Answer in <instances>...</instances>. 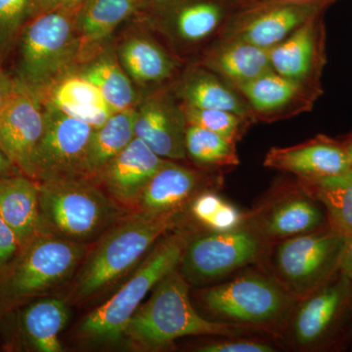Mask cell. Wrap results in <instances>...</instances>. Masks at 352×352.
I'll list each match as a JSON object with an SVG mask.
<instances>
[{"instance_id":"cell-37","label":"cell","mask_w":352,"mask_h":352,"mask_svg":"<svg viewBox=\"0 0 352 352\" xmlns=\"http://www.w3.org/2000/svg\"><path fill=\"white\" fill-rule=\"evenodd\" d=\"M22 245L17 235L0 217V272L17 256Z\"/></svg>"},{"instance_id":"cell-38","label":"cell","mask_w":352,"mask_h":352,"mask_svg":"<svg viewBox=\"0 0 352 352\" xmlns=\"http://www.w3.org/2000/svg\"><path fill=\"white\" fill-rule=\"evenodd\" d=\"M223 199L212 191H205L196 197L191 205V212L197 220L205 226L223 204Z\"/></svg>"},{"instance_id":"cell-15","label":"cell","mask_w":352,"mask_h":352,"mask_svg":"<svg viewBox=\"0 0 352 352\" xmlns=\"http://www.w3.org/2000/svg\"><path fill=\"white\" fill-rule=\"evenodd\" d=\"M186 127L182 104L171 87L159 88L146 97L136 109L135 138L163 159H186Z\"/></svg>"},{"instance_id":"cell-33","label":"cell","mask_w":352,"mask_h":352,"mask_svg":"<svg viewBox=\"0 0 352 352\" xmlns=\"http://www.w3.org/2000/svg\"><path fill=\"white\" fill-rule=\"evenodd\" d=\"M302 190L321 201L327 212L329 227L347 238L352 234V178L330 188L302 186Z\"/></svg>"},{"instance_id":"cell-32","label":"cell","mask_w":352,"mask_h":352,"mask_svg":"<svg viewBox=\"0 0 352 352\" xmlns=\"http://www.w3.org/2000/svg\"><path fill=\"white\" fill-rule=\"evenodd\" d=\"M182 107L187 124L214 132L236 144L254 124L252 120L228 111L196 108L184 104H182Z\"/></svg>"},{"instance_id":"cell-20","label":"cell","mask_w":352,"mask_h":352,"mask_svg":"<svg viewBox=\"0 0 352 352\" xmlns=\"http://www.w3.org/2000/svg\"><path fill=\"white\" fill-rule=\"evenodd\" d=\"M171 88L178 101L184 105L228 111L254 122L251 110L242 95L199 63L190 66Z\"/></svg>"},{"instance_id":"cell-2","label":"cell","mask_w":352,"mask_h":352,"mask_svg":"<svg viewBox=\"0 0 352 352\" xmlns=\"http://www.w3.org/2000/svg\"><path fill=\"white\" fill-rule=\"evenodd\" d=\"M244 329L208 320L189 298V286L179 270L171 271L152 289L127 323L122 339L139 349H156L189 336L236 338Z\"/></svg>"},{"instance_id":"cell-40","label":"cell","mask_w":352,"mask_h":352,"mask_svg":"<svg viewBox=\"0 0 352 352\" xmlns=\"http://www.w3.org/2000/svg\"><path fill=\"white\" fill-rule=\"evenodd\" d=\"M85 0H32V18L41 14L80 6Z\"/></svg>"},{"instance_id":"cell-26","label":"cell","mask_w":352,"mask_h":352,"mask_svg":"<svg viewBox=\"0 0 352 352\" xmlns=\"http://www.w3.org/2000/svg\"><path fill=\"white\" fill-rule=\"evenodd\" d=\"M44 96L47 99L43 101L50 102L62 112L94 129L103 126L115 112L100 90L80 75L64 76Z\"/></svg>"},{"instance_id":"cell-39","label":"cell","mask_w":352,"mask_h":352,"mask_svg":"<svg viewBox=\"0 0 352 352\" xmlns=\"http://www.w3.org/2000/svg\"><path fill=\"white\" fill-rule=\"evenodd\" d=\"M235 9L247 7L268 6V4H324L330 7L340 0H226Z\"/></svg>"},{"instance_id":"cell-1","label":"cell","mask_w":352,"mask_h":352,"mask_svg":"<svg viewBox=\"0 0 352 352\" xmlns=\"http://www.w3.org/2000/svg\"><path fill=\"white\" fill-rule=\"evenodd\" d=\"M180 210L168 212L138 210L120 217L101 236L76 277L71 298L80 302L126 275L164 234L177 224Z\"/></svg>"},{"instance_id":"cell-41","label":"cell","mask_w":352,"mask_h":352,"mask_svg":"<svg viewBox=\"0 0 352 352\" xmlns=\"http://www.w3.org/2000/svg\"><path fill=\"white\" fill-rule=\"evenodd\" d=\"M16 87H17L16 80H12L0 69V115L10 101L11 97L13 96Z\"/></svg>"},{"instance_id":"cell-35","label":"cell","mask_w":352,"mask_h":352,"mask_svg":"<svg viewBox=\"0 0 352 352\" xmlns=\"http://www.w3.org/2000/svg\"><path fill=\"white\" fill-rule=\"evenodd\" d=\"M243 224H244V214L235 206L224 201L205 226L212 232H226V231L239 228Z\"/></svg>"},{"instance_id":"cell-44","label":"cell","mask_w":352,"mask_h":352,"mask_svg":"<svg viewBox=\"0 0 352 352\" xmlns=\"http://www.w3.org/2000/svg\"><path fill=\"white\" fill-rule=\"evenodd\" d=\"M344 145H346L347 155H349V161H351L352 168V136L349 139V140H347V142L344 143Z\"/></svg>"},{"instance_id":"cell-12","label":"cell","mask_w":352,"mask_h":352,"mask_svg":"<svg viewBox=\"0 0 352 352\" xmlns=\"http://www.w3.org/2000/svg\"><path fill=\"white\" fill-rule=\"evenodd\" d=\"M324 4H268L235 9L219 38L237 39L270 50L303 23L325 13Z\"/></svg>"},{"instance_id":"cell-10","label":"cell","mask_w":352,"mask_h":352,"mask_svg":"<svg viewBox=\"0 0 352 352\" xmlns=\"http://www.w3.org/2000/svg\"><path fill=\"white\" fill-rule=\"evenodd\" d=\"M44 104V129L32 160L36 182L85 177L83 166L94 129L62 112L47 101Z\"/></svg>"},{"instance_id":"cell-7","label":"cell","mask_w":352,"mask_h":352,"mask_svg":"<svg viewBox=\"0 0 352 352\" xmlns=\"http://www.w3.org/2000/svg\"><path fill=\"white\" fill-rule=\"evenodd\" d=\"M346 242L330 227L285 239L277 248L275 267L293 293L309 296L340 270Z\"/></svg>"},{"instance_id":"cell-29","label":"cell","mask_w":352,"mask_h":352,"mask_svg":"<svg viewBox=\"0 0 352 352\" xmlns=\"http://www.w3.org/2000/svg\"><path fill=\"white\" fill-rule=\"evenodd\" d=\"M138 4L136 0H85L76 17L82 47L107 38Z\"/></svg>"},{"instance_id":"cell-8","label":"cell","mask_w":352,"mask_h":352,"mask_svg":"<svg viewBox=\"0 0 352 352\" xmlns=\"http://www.w3.org/2000/svg\"><path fill=\"white\" fill-rule=\"evenodd\" d=\"M200 296L212 314L258 326L281 320L292 303L291 296L281 286L256 273L203 289Z\"/></svg>"},{"instance_id":"cell-45","label":"cell","mask_w":352,"mask_h":352,"mask_svg":"<svg viewBox=\"0 0 352 352\" xmlns=\"http://www.w3.org/2000/svg\"><path fill=\"white\" fill-rule=\"evenodd\" d=\"M136 1H138V3H140V2H146L148 1V0H136Z\"/></svg>"},{"instance_id":"cell-27","label":"cell","mask_w":352,"mask_h":352,"mask_svg":"<svg viewBox=\"0 0 352 352\" xmlns=\"http://www.w3.org/2000/svg\"><path fill=\"white\" fill-rule=\"evenodd\" d=\"M122 68L129 78L143 85H161L177 71V58L148 36H134L120 48Z\"/></svg>"},{"instance_id":"cell-13","label":"cell","mask_w":352,"mask_h":352,"mask_svg":"<svg viewBox=\"0 0 352 352\" xmlns=\"http://www.w3.org/2000/svg\"><path fill=\"white\" fill-rule=\"evenodd\" d=\"M268 52L273 72L323 94L322 76L327 63L324 13L303 23Z\"/></svg>"},{"instance_id":"cell-19","label":"cell","mask_w":352,"mask_h":352,"mask_svg":"<svg viewBox=\"0 0 352 352\" xmlns=\"http://www.w3.org/2000/svg\"><path fill=\"white\" fill-rule=\"evenodd\" d=\"M197 63L234 88L272 71L267 50L237 39H215L203 50Z\"/></svg>"},{"instance_id":"cell-5","label":"cell","mask_w":352,"mask_h":352,"mask_svg":"<svg viewBox=\"0 0 352 352\" xmlns=\"http://www.w3.org/2000/svg\"><path fill=\"white\" fill-rule=\"evenodd\" d=\"M188 242L182 232L170 234L159 241L124 286L83 319L78 329L80 335L95 342L122 339L127 323L146 296L178 268Z\"/></svg>"},{"instance_id":"cell-42","label":"cell","mask_w":352,"mask_h":352,"mask_svg":"<svg viewBox=\"0 0 352 352\" xmlns=\"http://www.w3.org/2000/svg\"><path fill=\"white\" fill-rule=\"evenodd\" d=\"M340 271L342 275L352 280V234L346 238L344 254L340 261Z\"/></svg>"},{"instance_id":"cell-43","label":"cell","mask_w":352,"mask_h":352,"mask_svg":"<svg viewBox=\"0 0 352 352\" xmlns=\"http://www.w3.org/2000/svg\"><path fill=\"white\" fill-rule=\"evenodd\" d=\"M12 168H16L14 166V164L11 163L8 157L6 156V153L2 151L1 147H0V177L10 175ZM16 170H17V168H16Z\"/></svg>"},{"instance_id":"cell-28","label":"cell","mask_w":352,"mask_h":352,"mask_svg":"<svg viewBox=\"0 0 352 352\" xmlns=\"http://www.w3.org/2000/svg\"><path fill=\"white\" fill-rule=\"evenodd\" d=\"M135 108L118 111L103 126L94 129L83 166L85 178L96 177L135 138Z\"/></svg>"},{"instance_id":"cell-17","label":"cell","mask_w":352,"mask_h":352,"mask_svg":"<svg viewBox=\"0 0 352 352\" xmlns=\"http://www.w3.org/2000/svg\"><path fill=\"white\" fill-rule=\"evenodd\" d=\"M263 166L293 173L302 182H316L346 175L352 170L346 145L325 135L289 147H273Z\"/></svg>"},{"instance_id":"cell-34","label":"cell","mask_w":352,"mask_h":352,"mask_svg":"<svg viewBox=\"0 0 352 352\" xmlns=\"http://www.w3.org/2000/svg\"><path fill=\"white\" fill-rule=\"evenodd\" d=\"M32 0H0V58L31 20Z\"/></svg>"},{"instance_id":"cell-30","label":"cell","mask_w":352,"mask_h":352,"mask_svg":"<svg viewBox=\"0 0 352 352\" xmlns=\"http://www.w3.org/2000/svg\"><path fill=\"white\" fill-rule=\"evenodd\" d=\"M100 90L115 112L134 108L138 95L126 72L115 60L101 58L78 74Z\"/></svg>"},{"instance_id":"cell-25","label":"cell","mask_w":352,"mask_h":352,"mask_svg":"<svg viewBox=\"0 0 352 352\" xmlns=\"http://www.w3.org/2000/svg\"><path fill=\"white\" fill-rule=\"evenodd\" d=\"M197 171L166 160L141 192L136 206L143 212H168L180 210L200 183Z\"/></svg>"},{"instance_id":"cell-4","label":"cell","mask_w":352,"mask_h":352,"mask_svg":"<svg viewBox=\"0 0 352 352\" xmlns=\"http://www.w3.org/2000/svg\"><path fill=\"white\" fill-rule=\"evenodd\" d=\"M80 6L41 14L21 32L16 80L41 98L66 76L83 48L76 28Z\"/></svg>"},{"instance_id":"cell-9","label":"cell","mask_w":352,"mask_h":352,"mask_svg":"<svg viewBox=\"0 0 352 352\" xmlns=\"http://www.w3.org/2000/svg\"><path fill=\"white\" fill-rule=\"evenodd\" d=\"M264 237L258 230L240 226L189 241L178 270L192 284H206L258 261Z\"/></svg>"},{"instance_id":"cell-24","label":"cell","mask_w":352,"mask_h":352,"mask_svg":"<svg viewBox=\"0 0 352 352\" xmlns=\"http://www.w3.org/2000/svg\"><path fill=\"white\" fill-rule=\"evenodd\" d=\"M0 217L27 245L38 231V182L22 173L0 177Z\"/></svg>"},{"instance_id":"cell-22","label":"cell","mask_w":352,"mask_h":352,"mask_svg":"<svg viewBox=\"0 0 352 352\" xmlns=\"http://www.w3.org/2000/svg\"><path fill=\"white\" fill-rule=\"evenodd\" d=\"M69 317L68 305L60 298H45L29 303L18 314L21 342L32 351H63L60 333Z\"/></svg>"},{"instance_id":"cell-11","label":"cell","mask_w":352,"mask_h":352,"mask_svg":"<svg viewBox=\"0 0 352 352\" xmlns=\"http://www.w3.org/2000/svg\"><path fill=\"white\" fill-rule=\"evenodd\" d=\"M153 27L177 48L201 47L219 38L235 10L226 0H148Z\"/></svg>"},{"instance_id":"cell-18","label":"cell","mask_w":352,"mask_h":352,"mask_svg":"<svg viewBox=\"0 0 352 352\" xmlns=\"http://www.w3.org/2000/svg\"><path fill=\"white\" fill-rule=\"evenodd\" d=\"M164 162L166 159L135 138L96 178L113 200L124 205H136L146 184Z\"/></svg>"},{"instance_id":"cell-21","label":"cell","mask_w":352,"mask_h":352,"mask_svg":"<svg viewBox=\"0 0 352 352\" xmlns=\"http://www.w3.org/2000/svg\"><path fill=\"white\" fill-rule=\"evenodd\" d=\"M351 282L342 274L339 281L325 284L307 296L294 321L298 344L311 346L327 335L351 296Z\"/></svg>"},{"instance_id":"cell-3","label":"cell","mask_w":352,"mask_h":352,"mask_svg":"<svg viewBox=\"0 0 352 352\" xmlns=\"http://www.w3.org/2000/svg\"><path fill=\"white\" fill-rule=\"evenodd\" d=\"M38 189V233L87 244L122 217L118 201L88 178L41 182Z\"/></svg>"},{"instance_id":"cell-31","label":"cell","mask_w":352,"mask_h":352,"mask_svg":"<svg viewBox=\"0 0 352 352\" xmlns=\"http://www.w3.org/2000/svg\"><path fill=\"white\" fill-rule=\"evenodd\" d=\"M185 149L196 164L208 168H235L240 164L236 143L193 124H187Z\"/></svg>"},{"instance_id":"cell-36","label":"cell","mask_w":352,"mask_h":352,"mask_svg":"<svg viewBox=\"0 0 352 352\" xmlns=\"http://www.w3.org/2000/svg\"><path fill=\"white\" fill-rule=\"evenodd\" d=\"M200 352H273L275 349L267 344L247 340H223L204 344L198 347Z\"/></svg>"},{"instance_id":"cell-23","label":"cell","mask_w":352,"mask_h":352,"mask_svg":"<svg viewBox=\"0 0 352 352\" xmlns=\"http://www.w3.org/2000/svg\"><path fill=\"white\" fill-rule=\"evenodd\" d=\"M326 220L321 208L303 190L277 201L259 220L258 231L264 238L289 239L319 230Z\"/></svg>"},{"instance_id":"cell-6","label":"cell","mask_w":352,"mask_h":352,"mask_svg":"<svg viewBox=\"0 0 352 352\" xmlns=\"http://www.w3.org/2000/svg\"><path fill=\"white\" fill-rule=\"evenodd\" d=\"M85 252L83 243L36 233L0 272V307H14L62 283Z\"/></svg>"},{"instance_id":"cell-16","label":"cell","mask_w":352,"mask_h":352,"mask_svg":"<svg viewBox=\"0 0 352 352\" xmlns=\"http://www.w3.org/2000/svg\"><path fill=\"white\" fill-rule=\"evenodd\" d=\"M235 89L247 102L254 124L278 122L310 112L323 94L273 71Z\"/></svg>"},{"instance_id":"cell-14","label":"cell","mask_w":352,"mask_h":352,"mask_svg":"<svg viewBox=\"0 0 352 352\" xmlns=\"http://www.w3.org/2000/svg\"><path fill=\"white\" fill-rule=\"evenodd\" d=\"M17 82L0 115V147L22 175L32 178V160L44 129L43 98Z\"/></svg>"}]
</instances>
